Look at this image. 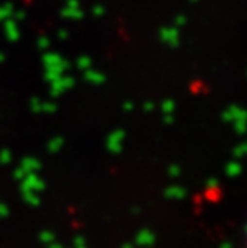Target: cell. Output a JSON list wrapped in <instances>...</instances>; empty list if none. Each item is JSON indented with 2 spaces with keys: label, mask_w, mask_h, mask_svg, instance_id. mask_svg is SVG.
I'll list each match as a JSON object with an SVG mask.
<instances>
[{
  "label": "cell",
  "mask_w": 247,
  "mask_h": 248,
  "mask_svg": "<svg viewBox=\"0 0 247 248\" xmlns=\"http://www.w3.org/2000/svg\"><path fill=\"white\" fill-rule=\"evenodd\" d=\"M246 248H247V244H246Z\"/></svg>",
  "instance_id": "1"
}]
</instances>
